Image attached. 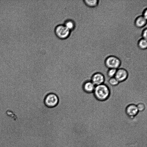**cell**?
I'll return each mask as SVG.
<instances>
[{"label":"cell","mask_w":147,"mask_h":147,"mask_svg":"<svg viewBox=\"0 0 147 147\" xmlns=\"http://www.w3.org/2000/svg\"><path fill=\"white\" fill-rule=\"evenodd\" d=\"M93 93L96 100L103 101L109 98L110 95L111 91L108 86L103 84L96 86Z\"/></svg>","instance_id":"1"},{"label":"cell","mask_w":147,"mask_h":147,"mask_svg":"<svg viewBox=\"0 0 147 147\" xmlns=\"http://www.w3.org/2000/svg\"><path fill=\"white\" fill-rule=\"evenodd\" d=\"M54 31L56 36L62 40L68 38L71 33V31L63 24L57 25L55 28Z\"/></svg>","instance_id":"2"},{"label":"cell","mask_w":147,"mask_h":147,"mask_svg":"<svg viewBox=\"0 0 147 147\" xmlns=\"http://www.w3.org/2000/svg\"><path fill=\"white\" fill-rule=\"evenodd\" d=\"M121 61L117 57L110 55L107 57L104 61V64L109 69H117L121 64Z\"/></svg>","instance_id":"3"},{"label":"cell","mask_w":147,"mask_h":147,"mask_svg":"<svg viewBox=\"0 0 147 147\" xmlns=\"http://www.w3.org/2000/svg\"><path fill=\"white\" fill-rule=\"evenodd\" d=\"M59 98L55 93H50L45 96L44 103L45 106L49 108H53L57 106L59 102Z\"/></svg>","instance_id":"4"},{"label":"cell","mask_w":147,"mask_h":147,"mask_svg":"<svg viewBox=\"0 0 147 147\" xmlns=\"http://www.w3.org/2000/svg\"><path fill=\"white\" fill-rule=\"evenodd\" d=\"M127 71L123 68H119L117 70L115 77L119 82H123L126 80L128 76Z\"/></svg>","instance_id":"5"},{"label":"cell","mask_w":147,"mask_h":147,"mask_svg":"<svg viewBox=\"0 0 147 147\" xmlns=\"http://www.w3.org/2000/svg\"><path fill=\"white\" fill-rule=\"evenodd\" d=\"M90 80L95 86H96L104 84L105 78L102 73L97 72L92 75Z\"/></svg>","instance_id":"6"},{"label":"cell","mask_w":147,"mask_h":147,"mask_svg":"<svg viewBox=\"0 0 147 147\" xmlns=\"http://www.w3.org/2000/svg\"><path fill=\"white\" fill-rule=\"evenodd\" d=\"M125 112L127 115L130 118L133 119L139 112L136 105L131 104L128 105L125 109Z\"/></svg>","instance_id":"7"},{"label":"cell","mask_w":147,"mask_h":147,"mask_svg":"<svg viewBox=\"0 0 147 147\" xmlns=\"http://www.w3.org/2000/svg\"><path fill=\"white\" fill-rule=\"evenodd\" d=\"M82 86L83 91L87 94L93 93L96 86L90 80L85 81Z\"/></svg>","instance_id":"8"},{"label":"cell","mask_w":147,"mask_h":147,"mask_svg":"<svg viewBox=\"0 0 147 147\" xmlns=\"http://www.w3.org/2000/svg\"><path fill=\"white\" fill-rule=\"evenodd\" d=\"M147 19L142 15L139 16L135 19L134 24L135 26L139 28H141L147 26Z\"/></svg>","instance_id":"9"},{"label":"cell","mask_w":147,"mask_h":147,"mask_svg":"<svg viewBox=\"0 0 147 147\" xmlns=\"http://www.w3.org/2000/svg\"><path fill=\"white\" fill-rule=\"evenodd\" d=\"M63 24L70 31L74 30L76 28V23L72 19H67L64 21Z\"/></svg>","instance_id":"10"},{"label":"cell","mask_w":147,"mask_h":147,"mask_svg":"<svg viewBox=\"0 0 147 147\" xmlns=\"http://www.w3.org/2000/svg\"><path fill=\"white\" fill-rule=\"evenodd\" d=\"M85 5L90 8H94L98 5L99 0H83Z\"/></svg>","instance_id":"11"},{"label":"cell","mask_w":147,"mask_h":147,"mask_svg":"<svg viewBox=\"0 0 147 147\" xmlns=\"http://www.w3.org/2000/svg\"><path fill=\"white\" fill-rule=\"evenodd\" d=\"M137 45L139 49L142 50L147 49V40L142 38L138 41Z\"/></svg>","instance_id":"12"},{"label":"cell","mask_w":147,"mask_h":147,"mask_svg":"<svg viewBox=\"0 0 147 147\" xmlns=\"http://www.w3.org/2000/svg\"><path fill=\"white\" fill-rule=\"evenodd\" d=\"M117 69H109L107 72V75L109 78L115 76Z\"/></svg>","instance_id":"13"},{"label":"cell","mask_w":147,"mask_h":147,"mask_svg":"<svg viewBox=\"0 0 147 147\" xmlns=\"http://www.w3.org/2000/svg\"><path fill=\"white\" fill-rule=\"evenodd\" d=\"M108 82L109 84L112 86H117L119 83L115 77L110 78Z\"/></svg>","instance_id":"14"},{"label":"cell","mask_w":147,"mask_h":147,"mask_svg":"<svg viewBox=\"0 0 147 147\" xmlns=\"http://www.w3.org/2000/svg\"><path fill=\"white\" fill-rule=\"evenodd\" d=\"M139 112H142L145 109V105L142 102L139 103L136 105Z\"/></svg>","instance_id":"15"},{"label":"cell","mask_w":147,"mask_h":147,"mask_svg":"<svg viewBox=\"0 0 147 147\" xmlns=\"http://www.w3.org/2000/svg\"><path fill=\"white\" fill-rule=\"evenodd\" d=\"M147 27L144 28L142 31L141 33V36L142 38L147 39Z\"/></svg>","instance_id":"16"},{"label":"cell","mask_w":147,"mask_h":147,"mask_svg":"<svg viewBox=\"0 0 147 147\" xmlns=\"http://www.w3.org/2000/svg\"><path fill=\"white\" fill-rule=\"evenodd\" d=\"M142 15L145 18L147 19V8L145 9L143 11Z\"/></svg>","instance_id":"17"}]
</instances>
